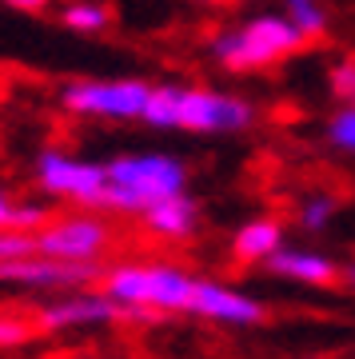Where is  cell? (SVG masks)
Wrapping results in <instances>:
<instances>
[{
	"mask_svg": "<svg viewBox=\"0 0 355 359\" xmlns=\"http://www.w3.org/2000/svg\"><path fill=\"white\" fill-rule=\"evenodd\" d=\"M108 188H104V208L112 212H140L152 208L156 200L180 196L188 188V168L168 152H128L108 160Z\"/></svg>",
	"mask_w": 355,
	"mask_h": 359,
	"instance_id": "obj_1",
	"label": "cell"
},
{
	"mask_svg": "<svg viewBox=\"0 0 355 359\" xmlns=\"http://www.w3.org/2000/svg\"><path fill=\"white\" fill-rule=\"evenodd\" d=\"M307 44L292 16H255L248 25L232 28L224 36H216L212 52L228 72H255V68H272L279 60H288Z\"/></svg>",
	"mask_w": 355,
	"mask_h": 359,
	"instance_id": "obj_2",
	"label": "cell"
},
{
	"mask_svg": "<svg viewBox=\"0 0 355 359\" xmlns=\"http://www.w3.org/2000/svg\"><path fill=\"white\" fill-rule=\"evenodd\" d=\"M104 292L116 295L120 304L132 308H152V311H188L192 304V276L164 264H120L104 271Z\"/></svg>",
	"mask_w": 355,
	"mask_h": 359,
	"instance_id": "obj_3",
	"label": "cell"
},
{
	"mask_svg": "<svg viewBox=\"0 0 355 359\" xmlns=\"http://www.w3.org/2000/svg\"><path fill=\"white\" fill-rule=\"evenodd\" d=\"M36 184L56 200H72L84 208H104V188H108V168L76 160L68 152L44 148L36 156Z\"/></svg>",
	"mask_w": 355,
	"mask_h": 359,
	"instance_id": "obj_4",
	"label": "cell"
},
{
	"mask_svg": "<svg viewBox=\"0 0 355 359\" xmlns=\"http://www.w3.org/2000/svg\"><path fill=\"white\" fill-rule=\"evenodd\" d=\"M160 316L164 311L132 308V304H120L108 292H80L72 299L48 304L36 316V327L40 332H64V327H96V323H156Z\"/></svg>",
	"mask_w": 355,
	"mask_h": 359,
	"instance_id": "obj_5",
	"label": "cell"
},
{
	"mask_svg": "<svg viewBox=\"0 0 355 359\" xmlns=\"http://www.w3.org/2000/svg\"><path fill=\"white\" fill-rule=\"evenodd\" d=\"M152 84L144 80H76L60 92V104L76 116H108V120H140Z\"/></svg>",
	"mask_w": 355,
	"mask_h": 359,
	"instance_id": "obj_6",
	"label": "cell"
},
{
	"mask_svg": "<svg viewBox=\"0 0 355 359\" xmlns=\"http://www.w3.org/2000/svg\"><path fill=\"white\" fill-rule=\"evenodd\" d=\"M255 108L240 96L216 88H180L176 84V128L184 132H243Z\"/></svg>",
	"mask_w": 355,
	"mask_h": 359,
	"instance_id": "obj_7",
	"label": "cell"
},
{
	"mask_svg": "<svg viewBox=\"0 0 355 359\" xmlns=\"http://www.w3.org/2000/svg\"><path fill=\"white\" fill-rule=\"evenodd\" d=\"M108 244H112V228L96 216L48 219L36 231V256L56 259H100Z\"/></svg>",
	"mask_w": 355,
	"mask_h": 359,
	"instance_id": "obj_8",
	"label": "cell"
},
{
	"mask_svg": "<svg viewBox=\"0 0 355 359\" xmlns=\"http://www.w3.org/2000/svg\"><path fill=\"white\" fill-rule=\"evenodd\" d=\"M0 280L25 283V287H84L104 280L96 259H56V256H25L13 264H0Z\"/></svg>",
	"mask_w": 355,
	"mask_h": 359,
	"instance_id": "obj_9",
	"label": "cell"
},
{
	"mask_svg": "<svg viewBox=\"0 0 355 359\" xmlns=\"http://www.w3.org/2000/svg\"><path fill=\"white\" fill-rule=\"evenodd\" d=\"M188 311L203 316V320L216 323H236V327H252V323L267 320V308L252 295L236 292V287H224L216 280H196L192 283V304Z\"/></svg>",
	"mask_w": 355,
	"mask_h": 359,
	"instance_id": "obj_10",
	"label": "cell"
},
{
	"mask_svg": "<svg viewBox=\"0 0 355 359\" xmlns=\"http://www.w3.org/2000/svg\"><path fill=\"white\" fill-rule=\"evenodd\" d=\"M267 271L283 276V280L307 283V287H331V283L343 280V268L331 256L304 252V248H279V252H272L267 256Z\"/></svg>",
	"mask_w": 355,
	"mask_h": 359,
	"instance_id": "obj_11",
	"label": "cell"
},
{
	"mask_svg": "<svg viewBox=\"0 0 355 359\" xmlns=\"http://www.w3.org/2000/svg\"><path fill=\"white\" fill-rule=\"evenodd\" d=\"M144 224L156 231V236H168V240H188L196 224H200V208L188 196H168V200H156L152 208H144Z\"/></svg>",
	"mask_w": 355,
	"mask_h": 359,
	"instance_id": "obj_12",
	"label": "cell"
},
{
	"mask_svg": "<svg viewBox=\"0 0 355 359\" xmlns=\"http://www.w3.org/2000/svg\"><path fill=\"white\" fill-rule=\"evenodd\" d=\"M279 248H283V228H279V219H272V216L248 219V224L232 236V256L240 259V264H260V259L267 264V256L279 252Z\"/></svg>",
	"mask_w": 355,
	"mask_h": 359,
	"instance_id": "obj_13",
	"label": "cell"
},
{
	"mask_svg": "<svg viewBox=\"0 0 355 359\" xmlns=\"http://www.w3.org/2000/svg\"><path fill=\"white\" fill-rule=\"evenodd\" d=\"M60 25L72 28V32H84V36H96L108 28V8L104 4H92V0H76L60 13Z\"/></svg>",
	"mask_w": 355,
	"mask_h": 359,
	"instance_id": "obj_14",
	"label": "cell"
},
{
	"mask_svg": "<svg viewBox=\"0 0 355 359\" xmlns=\"http://www.w3.org/2000/svg\"><path fill=\"white\" fill-rule=\"evenodd\" d=\"M283 4H288V16L300 25V32L307 40L328 36V8L319 0H283Z\"/></svg>",
	"mask_w": 355,
	"mask_h": 359,
	"instance_id": "obj_15",
	"label": "cell"
},
{
	"mask_svg": "<svg viewBox=\"0 0 355 359\" xmlns=\"http://www.w3.org/2000/svg\"><path fill=\"white\" fill-rule=\"evenodd\" d=\"M25 256H36V231L0 228V264H13V259Z\"/></svg>",
	"mask_w": 355,
	"mask_h": 359,
	"instance_id": "obj_16",
	"label": "cell"
},
{
	"mask_svg": "<svg viewBox=\"0 0 355 359\" xmlns=\"http://www.w3.org/2000/svg\"><path fill=\"white\" fill-rule=\"evenodd\" d=\"M36 320H25L16 311H0V347H16V344H28L36 335Z\"/></svg>",
	"mask_w": 355,
	"mask_h": 359,
	"instance_id": "obj_17",
	"label": "cell"
},
{
	"mask_svg": "<svg viewBox=\"0 0 355 359\" xmlns=\"http://www.w3.org/2000/svg\"><path fill=\"white\" fill-rule=\"evenodd\" d=\"M331 216H335V200L331 196H307L304 204H300V224L307 231H319Z\"/></svg>",
	"mask_w": 355,
	"mask_h": 359,
	"instance_id": "obj_18",
	"label": "cell"
},
{
	"mask_svg": "<svg viewBox=\"0 0 355 359\" xmlns=\"http://www.w3.org/2000/svg\"><path fill=\"white\" fill-rule=\"evenodd\" d=\"M328 140L335 144V148H343V152H355V104L331 116V124H328Z\"/></svg>",
	"mask_w": 355,
	"mask_h": 359,
	"instance_id": "obj_19",
	"label": "cell"
},
{
	"mask_svg": "<svg viewBox=\"0 0 355 359\" xmlns=\"http://www.w3.org/2000/svg\"><path fill=\"white\" fill-rule=\"evenodd\" d=\"M331 92L355 104V60H343V65L331 72Z\"/></svg>",
	"mask_w": 355,
	"mask_h": 359,
	"instance_id": "obj_20",
	"label": "cell"
},
{
	"mask_svg": "<svg viewBox=\"0 0 355 359\" xmlns=\"http://www.w3.org/2000/svg\"><path fill=\"white\" fill-rule=\"evenodd\" d=\"M4 4H13L20 13H44L48 8V0H4Z\"/></svg>",
	"mask_w": 355,
	"mask_h": 359,
	"instance_id": "obj_21",
	"label": "cell"
},
{
	"mask_svg": "<svg viewBox=\"0 0 355 359\" xmlns=\"http://www.w3.org/2000/svg\"><path fill=\"white\" fill-rule=\"evenodd\" d=\"M13 200H8V196L0 192V228H8V224H13Z\"/></svg>",
	"mask_w": 355,
	"mask_h": 359,
	"instance_id": "obj_22",
	"label": "cell"
},
{
	"mask_svg": "<svg viewBox=\"0 0 355 359\" xmlns=\"http://www.w3.org/2000/svg\"><path fill=\"white\" fill-rule=\"evenodd\" d=\"M343 280H347V283L355 287V264H347V268H343Z\"/></svg>",
	"mask_w": 355,
	"mask_h": 359,
	"instance_id": "obj_23",
	"label": "cell"
}]
</instances>
